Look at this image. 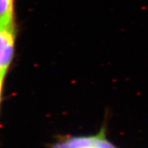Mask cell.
Returning <instances> with one entry per match:
<instances>
[{
  "label": "cell",
  "instance_id": "obj_1",
  "mask_svg": "<svg viewBox=\"0 0 148 148\" xmlns=\"http://www.w3.org/2000/svg\"><path fill=\"white\" fill-rule=\"evenodd\" d=\"M50 148H118L106 137L105 129L90 136H70L60 138Z\"/></svg>",
  "mask_w": 148,
  "mask_h": 148
},
{
  "label": "cell",
  "instance_id": "obj_2",
  "mask_svg": "<svg viewBox=\"0 0 148 148\" xmlns=\"http://www.w3.org/2000/svg\"><path fill=\"white\" fill-rule=\"evenodd\" d=\"M15 23H0V73L5 75L12 64L15 48Z\"/></svg>",
  "mask_w": 148,
  "mask_h": 148
},
{
  "label": "cell",
  "instance_id": "obj_3",
  "mask_svg": "<svg viewBox=\"0 0 148 148\" xmlns=\"http://www.w3.org/2000/svg\"><path fill=\"white\" fill-rule=\"evenodd\" d=\"M15 0H0V23L14 21Z\"/></svg>",
  "mask_w": 148,
  "mask_h": 148
},
{
  "label": "cell",
  "instance_id": "obj_4",
  "mask_svg": "<svg viewBox=\"0 0 148 148\" xmlns=\"http://www.w3.org/2000/svg\"><path fill=\"white\" fill-rule=\"evenodd\" d=\"M5 76V75L0 73V98H1V94H2V86H3V82H4Z\"/></svg>",
  "mask_w": 148,
  "mask_h": 148
}]
</instances>
